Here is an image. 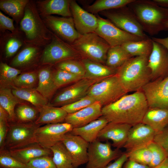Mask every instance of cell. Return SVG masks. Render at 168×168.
<instances>
[{
    "instance_id": "cell-35",
    "label": "cell",
    "mask_w": 168,
    "mask_h": 168,
    "mask_svg": "<svg viewBox=\"0 0 168 168\" xmlns=\"http://www.w3.org/2000/svg\"><path fill=\"white\" fill-rule=\"evenodd\" d=\"M132 57L121 45L110 47L107 52L105 65L117 69Z\"/></svg>"
},
{
    "instance_id": "cell-6",
    "label": "cell",
    "mask_w": 168,
    "mask_h": 168,
    "mask_svg": "<svg viewBox=\"0 0 168 168\" xmlns=\"http://www.w3.org/2000/svg\"><path fill=\"white\" fill-rule=\"evenodd\" d=\"M127 93L115 74L93 84L87 95L103 107L115 102Z\"/></svg>"
},
{
    "instance_id": "cell-52",
    "label": "cell",
    "mask_w": 168,
    "mask_h": 168,
    "mask_svg": "<svg viewBox=\"0 0 168 168\" xmlns=\"http://www.w3.org/2000/svg\"><path fill=\"white\" fill-rule=\"evenodd\" d=\"M122 168H152L147 165L140 164L128 159L124 164Z\"/></svg>"
},
{
    "instance_id": "cell-22",
    "label": "cell",
    "mask_w": 168,
    "mask_h": 168,
    "mask_svg": "<svg viewBox=\"0 0 168 168\" xmlns=\"http://www.w3.org/2000/svg\"><path fill=\"white\" fill-rule=\"evenodd\" d=\"M8 150L12 156L26 164L34 159L53 155L50 149L36 142L20 148Z\"/></svg>"
},
{
    "instance_id": "cell-45",
    "label": "cell",
    "mask_w": 168,
    "mask_h": 168,
    "mask_svg": "<svg viewBox=\"0 0 168 168\" xmlns=\"http://www.w3.org/2000/svg\"><path fill=\"white\" fill-rule=\"evenodd\" d=\"M96 101L93 98L87 95L77 101L61 107L68 114H72L92 105Z\"/></svg>"
},
{
    "instance_id": "cell-23",
    "label": "cell",
    "mask_w": 168,
    "mask_h": 168,
    "mask_svg": "<svg viewBox=\"0 0 168 168\" xmlns=\"http://www.w3.org/2000/svg\"><path fill=\"white\" fill-rule=\"evenodd\" d=\"M71 0H45L37 2V7L42 16L57 14L72 17L70 5Z\"/></svg>"
},
{
    "instance_id": "cell-16",
    "label": "cell",
    "mask_w": 168,
    "mask_h": 168,
    "mask_svg": "<svg viewBox=\"0 0 168 168\" xmlns=\"http://www.w3.org/2000/svg\"><path fill=\"white\" fill-rule=\"evenodd\" d=\"M152 41L153 48L147 63L151 81L168 76V51L161 44Z\"/></svg>"
},
{
    "instance_id": "cell-25",
    "label": "cell",
    "mask_w": 168,
    "mask_h": 168,
    "mask_svg": "<svg viewBox=\"0 0 168 168\" xmlns=\"http://www.w3.org/2000/svg\"><path fill=\"white\" fill-rule=\"evenodd\" d=\"M108 123L102 116L84 126L73 128L70 133L79 136L89 143H91L97 139L100 132Z\"/></svg>"
},
{
    "instance_id": "cell-10",
    "label": "cell",
    "mask_w": 168,
    "mask_h": 168,
    "mask_svg": "<svg viewBox=\"0 0 168 168\" xmlns=\"http://www.w3.org/2000/svg\"><path fill=\"white\" fill-rule=\"evenodd\" d=\"M120 149L113 150L108 141L103 142L98 139L90 143L88 161L85 168H102L123 153Z\"/></svg>"
},
{
    "instance_id": "cell-31",
    "label": "cell",
    "mask_w": 168,
    "mask_h": 168,
    "mask_svg": "<svg viewBox=\"0 0 168 168\" xmlns=\"http://www.w3.org/2000/svg\"><path fill=\"white\" fill-rule=\"evenodd\" d=\"M28 0H1L0 8L18 23L23 18Z\"/></svg>"
},
{
    "instance_id": "cell-42",
    "label": "cell",
    "mask_w": 168,
    "mask_h": 168,
    "mask_svg": "<svg viewBox=\"0 0 168 168\" xmlns=\"http://www.w3.org/2000/svg\"><path fill=\"white\" fill-rule=\"evenodd\" d=\"M37 109L28 105L21 104L18 106L15 111L16 117L20 122L32 123L36 120L37 111Z\"/></svg>"
},
{
    "instance_id": "cell-20",
    "label": "cell",
    "mask_w": 168,
    "mask_h": 168,
    "mask_svg": "<svg viewBox=\"0 0 168 168\" xmlns=\"http://www.w3.org/2000/svg\"><path fill=\"white\" fill-rule=\"evenodd\" d=\"M132 126L126 124L109 122L100 132L97 139L102 142L110 140L116 148L124 147Z\"/></svg>"
},
{
    "instance_id": "cell-41",
    "label": "cell",
    "mask_w": 168,
    "mask_h": 168,
    "mask_svg": "<svg viewBox=\"0 0 168 168\" xmlns=\"http://www.w3.org/2000/svg\"><path fill=\"white\" fill-rule=\"evenodd\" d=\"M53 78L58 88L68 84L74 83L84 78L83 77L58 68L54 71Z\"/></svg>"
},
{
    "instance_id": "cell-32",
    "label": "cell",
    "mask_w": 168,
    "mask_h": 168,
    "mask_svg": "<svg viewBox=\"0 0 168 168\" xmlns=\"http://www.w3.org/2000/svg\"><path fill=\"white\" fill-rule=\"evenodd\" d=\"M22 100L13 94L10 88H0V106L8 113L10 122H15V108L17 104H21Z\"/></svg>"
},
{
    "instance_id": "cell-26",
    "label": "cell",
    "mask_w": 168,
    "mask_h": 168,
    "mask_svg": "<svg viewBox=\"0 0 168 168\" xmlns=\"http://www.w3.org/2000/svg\"><path fill=\"white\" fill-rule=\"evenodd\" d=\"M81 61L86 71L84 78L102 79L116 73L117 69L109 67L105 65L85 58H82Z\"/></svg>"
},
{
    "instance_id": "cell-49",
    "label": "cell",
    "mask_w": 168,
    "mask_h": 168,
    "mask_svg": "<svg viewBox=\"0 0 168 168\" xmlns=\"http://www.w3.org/2000/svg\"><path fill=\"white\" fill-rule=\"evenodd\" d=\"M153 142L163 148L168 157V125L162 131L155 134Z\"/></svg>"
},
{
    "instance_id": "cell-28",
    "label": "cell",
    "mask_w": 168,
    "mask_h": 168,
    "mask_svg": "<svg viewBox=\"0 0 168 168\" xmlns=\"http://www.w3.org/2000/svg\"><path fill=\"white\" fill-rule=\"evenodd\" d=\"M53 72L50 67H46L40 69L38 73V82L36 89L47 100L58 89L54 82Z\"/></svg>"
},
{
    "instance_id": "cell-47",
    "label": "cell",
    "mask_w": 168,
    "mask_h": 168,
    "mask_svg": "<svg viewBox=\"0 0 168 168\" xmlns=\"http://www.w3.org/2000/svg\"><path fill=\"white\" fill-rule=\"evenodd\" d=\"M9 116L7 112L0 106V147L4 148V144L8 129Z\"/></svg>"
},
{
    "instance_id": "cell-30",
    "label": "cell",
    "mask_w": 168,
    "mask_h": 168,
    "mask_svg": "<svg viewBox=\"0 0 168 168\" xmlns=\"http://www.w3.org/2000/svg\"><path fill=\"white\" fill-rule=\"evenodd\" d=\"M39 46L29 44L23 48L12 60L13 67L23 68L29 66L36 59L40 53Z\"/></svg>"
},
{
    "instance_id": "cell-34",
    "label": "cell",
    "mask_w": 168,
    "mask_h": 168,
    "mask_svg": "<svg viewBox=\"0 0 168 168\" xmlns=\"http://www.w3.org/2000/svg\"><path fill=\"white\" fill-rule=\"evenodd\" d=\"M50 149L52 153V160L56 168H75L71 158L61 141Z\"/></svg>"
},
{
    "instance_id": "cell-38",
    "label": "cell",
    "mask_w": 168,
    "mask_h": 168,
    "mask_svg": "<svg viewBox=\"0 0 168 168\" xmlns=\"http://www.w3.org/2000/svg\"><path fill=\"white\" fill-rule=\"evenodd\" d=\"M126 152L128 159L148 166L152 158V152L148 145Z\"/></svg>"
},
{
    "instance_id": "cell-48",
    "label": "cell",
    "mask_w": 168,
    "mask_h": 168,
    "mask_svg": "<svg viewBox=\"0 0 168 168\" xmlns=\"http://www.w3.org/2000/svg\"><path fill=\"white\" fill-rule=\"evenodd\" d=\"M51 156L37 158L31 160L26 165L30 168H56Z\"/></svg>"
},
{
    "instance_id": "cell-40",
    "label": "cell",
    "mask_w": 168,
    "mask_h": 168,
    "mask_svg": "<svg viewBox=\"0 0 168 168\" xmlns=\"http://www.w3.org/2000/svg\"><path fill=\"white\" fill-rule=\"evenodd\" d=\"M38 81V73L35 72L20 74L14 82V87L20 88H34Z\"/></svg>"
},
{
    "instance_id": "cell-15",
    "label": "cell",
    "mask_w": 168,
    "mask_h": 168,
    "mask_svg": "<svg viewBox=\"0 0 168 168\" xmlns=\"http://www.w3.org/2000/svg\"><path fill=\"white\" fill-rule=\"evenodd\" d=\"M142 91L149 107L168 109V76L164 78L150 81Z\"/></svg>"
},
{
    "instance_id": "cell-3",
    "label": "cell",
    "mask_w": 168,
    "mask_h": 168,
    "mask_svg": "<svg viewBox=\"0 0 168 168\" xmlns=\"http://www.w3.org/2000/svg\"><path fill=\"white\" fill-rule=\"evenodd\" d=\"M148 57H132L117 69L116 74L127 93L142 90L151 81L150 71L147 67Z\"/></svg>"
},
{
    "instance_id": "cell-33",
    "label": "cell",
    "mask_w": 168,
    "mask_h": 168,
    "mask_svg": "<svg viewBox=\"0 0 168 168\" xmlns=\"http://www.w3.org/2000/svg\"><path fill=\"white\" fill-rule=\"evenodd\" d=\"M132 57L146 56L149 57L153 48L152 39L126 42L121 45Z\"/></svg>"
},
{
    "instance_id": "cell-1",
    "label": "cell",
    "mask_w": 168,
    "mask_h": 168,
    "mask_svg": "<svg viewBox=\"0 0 168 168\" xmlns=\"http://www.w3.org/2000/svg\"><path fill=\"white\" fill-rule=\"evenodd\" d=\"M149 107L142 90L125 95L102 107V116L109 122L126 124L132 126L141 123Z\"/></svg>"
},
{
    "instance_id": "cell-55",
    "label": "cell",
    "mask_w": 168,
    "mask_h": 168,
    "mask_svg": "<svg viewBox=\"0 0 168 168\" xmlns=\"http://www.w3.org/2000/svg\"><path fill=\"white\" fill-rule=\"evenodd\" d=\"M152 168H168V157L159 165Z\"/></svg>"
},
{
    "instance_id": "cell-24",
    "label": "cell",
    "mask_w": 168,
    "mask_h": 168,
    "mask_svg": "<svg viewBox=\"0 0 168 168\" xmlns=\"http://www.w3.org/2000/svg\"><path fill=\"white\" fill-rule=\"evenodd\" d=\"M142 123L149 126L156 134L160 132L168 125V109L149 107Z\"/></svg>"
},
{
    "instance_id": "cell-56",
    "label": "cell",
    "mask_w": 168,
    "mask_h": 168,
    "mask_svg": "<svg viewBox=\"0 0 168 168\" xmlns=\"http://www.w3.org/2000/svg\"><path fill=\"white\" fill-rule=\"evenodd\" d=\"M165 25L166 27L168 29V20L166 22Z\"/></svg>"
},
{
    "instance_id": "cell-44",
    "label": "cell",
    "mask_w": 168,
    "mask_h": 168,
    "mask_svg": "<svg viewBox=\"0 0 168 168\" xmlns=\"http://www.w3.org/2000/svg\"><path fill=\"white\" fill-rule=\"evenodd\" d=\"M148 146L151 150L152 155V160L149 165L151 168L158 166L168 157L165 151L155 142H151Z\"/></svg>"
},
{
    "instance_id": "cell-18",
    "label": "cell",
    "mask_w": 168,
    "mask_h": 168,
    "mask_svg": "<svg viewBox=\"0 0 168 168\" xmlns=\"http://www.w3.org/2000/svg\"><path fill=\"white\" fill-rule=\"evenodd\" d=\"M70 7L77 32L81 35L95 32L98 24L96 15L83 9L75 0H71Z\"/></svg>"
},
{
    "instance_id": "cell-43",
    "label": "cell",
    "mask_w": 168,
    "mask_h": 168,
    "mask_svg": "<svg viewBox=\"0 0 168 168\" xmlns=\"http://www.w3.org/2000/svg\"><path fill=\"white\" fill-rule=\"evenodd\" d=\"M0 165L2 168H30L12 156L9 150L4 148L0 149Z\"/></svg>"
},
{
    "instance_id": "cell-27",
    "label": "cell",
    "mask_w": 168,
    "mask_h": 168,
    "mask_svg": "<svg viewBox=\"0 0 168 168\" xmlns=\"http://www.w3.org/2000/svg\"><path fill=\"white\" fill-rule=\"evenodd\" d=\"M39 111V115L35 123L40 125L63 123L68 114L61 107L50 104L44 106Z\"/></svg>"
},
{
    "instance_id": "cell-14",
    "label": "cell",
    "mask_w": 168,
    "mask_h": 168,
    "mask_svg": "<svg viewBox=\"0 0 168 168\" xmlns=\"http://www.w3.org/2000/svg\"><path fill=\"white\" fill-rule=\"evenodd\" d=\"M47 28L63 41L72 44L80 36L76 30L72 17H58L49 15L42 16Z\"/></svg>"
},
{
    "instance_id": "cell-17",
    "label": "cell",
    "mask_w": 168,
    "mask_h": 168,
    "mask_svg": "<svg viewBox=\"0 0 168 168\" xmlns=\"http://www.w3.org/2000/svg\"><path fill=\"white\" fill-rule=\"evenodd\" d=\"M61 142L69 153L75 168L86 164L88 161V142L81 137L70 132L65 135Z\"/></svg>"
},
{
    "instance_id": "cell-5",
    "label": "cell",
    "mask_w": 168,
    "mask_h": 168,
    "mask_svg": "<svg viewBox=\"0 0 168 168\" xmlns=\"http://www.w3.org/2000/svg\"><path fill=\"white\" fill-rule=\"evenodd\" d=\"M82 58H87L105 65L107 54L110 46L95 32L80 36L71 44Z\"/></svg>"
},
{
    "instance_id": "cell-13",
    "label": "cell",
    "mask_w": 168,
    "mask_h": 168,
    "mask_svg": "<svg viewBox=\"0 0 168 168\" xmlns=\"http://www.w3.org/2000/svg\"><path fill=\"white\" fill-rule=\"evenodd\" d=\"M73 128L70 124L65 122L46 124L40 126L35 133L36 142L50 149L61 141L65 135Z\"/></svg>"
},
{
    "instance_id": "cell-54",
    "label": "cell",
    "mask_w": 168,
    "mask_h": 168,
    "mask_svg": "<svg viewBox=\"0 0 168 168\" xmlns=\"http://www.w3.org/2000/svg\"><path fill=\"white\" fill-rule=\"evenodd\" d=\"M153 1L160 6L168 9V0H153Z\"/></svg>"
},
{
    "instance_id": "cell-7",
    "label": "cell",
    "mask_w": 168,
    "mask_h": 168,
    "mask_svg": "<svg viewBox=\"0 0 168 168\" xmlns=\"http://www.w3.org/2000/svg\"><path fill=\"white\" fill-rule=\"evenodd\" d=\"M51 33V42L45 47L41 55L40 61L42 64L56 65L68 60L82 59L71 44Z\"/></svg>"
},
{
    "instance_id": "cell-19",
    "label": "cell",
    "mask_w": 168,
    "mask_h": 168,
    "mask_svg": "<svg viewBox=\"0 0 168 168\" xmlns=\"http://www.w3.org/2000/svg\"><path fill=\"white\" fill-rule=\"evenodd\" d=\"M155 132L148 125L140 123L132 126L124 147L126 152L147 146L153 141Z\"/></svg>"
},
{
    "instance_id": "cell-29",
    "label": "cell",
    "mask_w": 168,
    "mask_h": 168,
    "mask_svg": "<svg viewBox=\"0 0 168 168\" xmlns=\"http://www.w3.org/2000/svg\"><path fill=\"white\" fill-rule=\"evenodd\" d=\"M12 91L16 97L30 103L38 111L48 104V100L34 88H20L14 87L12 89Z\"/></svg>"
},
{
    "instance_id": "cell-36",
    "label": "cell",
    "mask_w": 168,
    "mask_h": 168,
    "mask_svg": "<svg viewBox=\"0 0 168 168\" xmlns=\"http://www.w3.org/2000/svg\"><path fill=\"white\" fill-rule=\"evenodd\" d=\"M134 0H97L86 7V11L96 13L102 11L119 8L128 5Z\"/></svg>"
},
{
    "instance_id": "cell-8",
    "label": "cell",
    "mask_w": 168,
    "mask_h": 168,
    "mask_svg": "<svg viewBox=\"0 0 168 168\" xmlns=\"http://www.w3.org/2000/svg\"><path fill=\"white\" fill-rule=\"evenodd\" d=\"M41 125L34 123L8 122L4 148L17 149L36 142L35 133Z\"/></svg>"
},
{
    "instance_id": "cell-2",
    "label": "cell",
    "mask_w": 168,
    "mask_h": 168,
    "mask_svg": "<svg viewBox=\"0 0 168 168\" xmlns=\"http://www.w3.org/2000/svg\"><path fill=\"white\" fill-rule=\"evenodd\" d=\"M144 31L151 35L168 30L166 22L168 20V9L162 7L153 0H134L128 5Z\"/></svg>"
},
{
    "instance_id": "cell-51",
    "label": "cell",
    "mask_w": 168,
    "mask_h": 168,
    "mask_svg": "<svg viewBox=\"0 0 168 168\" xmlns=\"http://www.w3.org/2000/svg\"><path fill=\"white\" fill-rule=\"evenodd\" d=\"M128 159L126 152H123L114 162L102 168H122Z\"/></svg>"
},
{
    "instance_id": "cell-46",
    "label": "cell",
    "mask_w": 168,
    "mask_h": 168,
    "mask_svg": "<svg viewBox=\"0 0 168 168\" xmlns=\"http://www.w3.org/2000/svg\"><path fill=\"white\" fill-rule=\"evenodd\" d=\"M22 45V41L16 36L11 35L8 37L4 46L6 58H10L15 54Z\"/></svg>"
},
{
    "instance_id": "cell-39",
    "label": "cell",
    "mask_w": 168,
    "mask_h": 168,
    "mask_svg": "<svg viewBox=\"0 0 168 168\" xmlns=\"http://www.w3.org/2000/svg\"><path fill=\"white\" fill-rule=\"evenodd\" d=\"M56 66L57 68L66 71L83 78L85 74V69L81 60H68L57 64Z\"/></svg>"
},
{
    "instance_id": "cell-37",
    "label": "cell",
    "mask_w": 168,
    "mask_h": 168,
    "mask_svg": "<svg viewBox=\"0 0 168 168\" xmlns=\"http://www.w3.org/2000/svg\"><path fill=\"white\" fill-rule=\"evenodd\" d=\"M21 70L1 62L0 64V88H9L14 86V82L21 73Z\"/></svg>"
},
{
    "instance_id": "cell-12",
    "label": "cell",
    "mask_w": 168,
    "mask_h": 168,
    "mask_svg": "<svg viewBox=\"0 0 168 168\" xmlns=\"http://www.w3.org/2000/svg\"><path fill=\"white\" fill-rule=\"evenodd\" d=\"M102 79L83 78L59 92L55 96L50 104L54 106L62 107L77 101L87 95L91 86Z\"/></svg>"
},
{
    "instance_id": "cell-11",
    "label": "cell",
    "mask_w": 168,
    "mask_h": 168,
    "mask_svg": "<svg viewBox=\"0 0 168 168\" xmlns=\"http://www.w3.org/2000/svg\"><path fill=\"white\" fill-rule=\"evenodd\" d=\"M96 16L98 18V24L95 32L106 41L110 47L121 45L128 42L148 39L141 38L126 32L109 20L98 15Z\"/></svg>"
},
{
    "instance_id": "cell-9",
    "label": "cell",
    "mask_w": 168,
    "mask_h": 168,
    "mask_svg": "<svg viewBox=\"0 0 168 168\" xmlns=\"http://www.w3.org/2000/svg\"><path fill=\"white\" fill-rule=\"evenodd\" d=\"M100 13L124 31L143 38H149L128 5Z\"/></svg>"
},
{
    "instance_id": "cell-53",
    "label": "cell",
    "mask_w": 168,
    "mask_h": 168,
    "mask_svg": "<svg viewBox=\"0 0 168 168\" xmlns=\"http://www.w3.org/2000/svg\"><path fill=\"white\" fill-rule=\"evenodd\" d=\"M152 39L163 45L168 51V36L163 38L152 37Z\"/></svg>"
},
{
    "instance_id": "cell-4",
    "label": "cell",
    "mask_w": 168,
    "mask_h": 168,
    "mask_svg": "<svg viewBox=\"0 0 168 168\" xmlns=\"http://www.w3.org/2000/svg\"><path fill=\"white\" fill-rule=\"evenodd\" d=\"M40 15L34 2L29 1L20 22L21 29L25 33L26 41L39 46L45 44L52 39L51 31L47 29Z\"/></svg>"
},
{
    "instance_id": "cell-50",
    "label": "cell",
    "mask_w": 168,
    "mask_h": 168,
    "mask_svg": "<svg viewBox=\"0 0 168 168\" xmlns=\"http://www.w3.org/2000/svg\"><path fill=\"white\" fill-rule=\"evenodd\" d=\"M14 20L6 16L0 12V29L4 32L6 30L11 31L13 33L16 34V30L13 24Z\"/></svg>"
},
{
    "instance_id": "cell-21",
    "label": "cell",
    "mask_w": 168,
    "mask_h": 168,
    "mask_svg": "<svg viewBox=\"0 0 168 168\" xmlns=\"http://www.w3.org/2000/svg\"><path fill=\"white\" fill-rule=\"evenodd\" d=\"M102 107L100 104L96 101L77 112L68 114L64 122L71 124L73 128L83 127L102 116Z\"/></svg>"
}]
</instances>
